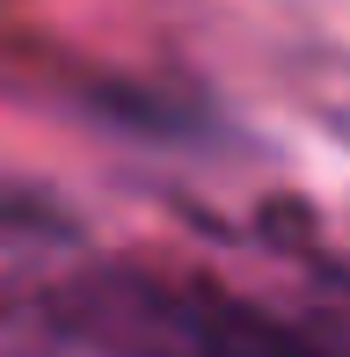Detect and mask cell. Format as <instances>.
I'll list each match as a JSON object with an SVG mask.
<instances>
[{
  "label": "cell",
  "mask_w": 350,
  "mask_h": 357,
  "mask_svg": "<svg viewBox=\"0 0 350 357\" xmlns=\"http://www.w3.org/2000/svg\"><path fill=\"white\" fill-rule=\"evenodd\" d=\"M175 343H183V357H314L284 328H263L256 314H234V306H190Z\"/></svg>",
  "instance_id": "cell-1"
}]
</instances>
